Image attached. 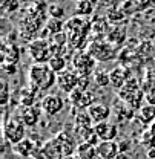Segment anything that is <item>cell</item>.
<instances>
[{
  "instance_id": "cell-1",
  "label": "cell",
  "mask_w": 155,
  "mask_h": 159,
  "mask_svg": "<svg viewBox=\"0 0 155 159\" xmlns=\"http://www.w3.org/2000/svg\"><path fill=\"white\" fill-rule=\"evenodd\" d=\"M29 86L37 89L39 92H45L57 84V74H54L48 64H37L34 63L28 72Z\"/></svg>"
},
{
  "instance_id": "cell-2",
  "label": "cell",
  "mask_w": 155,
  "mask_h": 159,
  "mask_svg": "<svg viewBox=\"0 0 155 159\" xmlns=\"http://www.w3.org/2000/svg\"><path fill=\"white\" fill-rule=\"evenodd\" d=\"M26 125L20 121L17 116H11L9 119L5 118L3 122V136L8 142H11L12 145H17L23 139H26Z\"/></svg>"
},
{
  "instance_id": "cell-3",
  "label": "cell",
  "mask_w": 155,
  "mask_h": 159,
  "mask_svg": "<svg viewBox=\"0 0 155 159\" xmlns=\"http://www.w3.org/2000/svg\"><path fill=\"white\" fill-rule=\"evenodd\" d=\"M28 52L31 58L37 64H48V61L52 58V49L51 41L46 39H36L32 40L28 46Z\"/></svg>"
},
{
  "instance_id": "cell-4",
  "label": "cell",
  "mask_w": 155,
  "mask_h": 159,
  "mask_svg": "<svg viewBox=\"0 0 155 159\" xmlns=\"http://www.w3.org/2000/svg\"><path fill=\"white\" fill-rule=\"evenodd\" d=\"M95 64L97 61L88 52H77L75 57L72 58V66H74L72 70L78 77H89L91 72H95Z\"/></svg>"
},
{
  "instance_id": "cell-5",
  "label": "cell",
  "mask_w": 155,
  "mask_h": 159,
  "mask_svg": "<svg viewBox=\"0 0 155 159\" xmlns=\"http://www.w3.org/2000/svg\"><path fill=\"white\" fill-rule=\"evenodd\" d=\"M88 54L100 63H104L108 60L115 57V49L109 41H94L89 44V51Z\"/></svg>"
},
{
  "instance_id": "cell-6",
  "label": "cell",
  "mask_w": 155,
  "mask_h": 159,
  "mask_svg": "<svg viewBox=\"0 0 155 159\" xmlns=\"http://www.w3.org/2000/svg\"><path fill=\"white\" fill-rule=\"evenodd\" d=\"M69 99L72 102V109H75L78 112H83V110H88L89 107H92L95 102V93L91 92V90H80L75 89L72 93H69Z\"/></svg>"
},
{
  "instance_id": "cell-7",
  "label": "cell",
  "mask_w": 155,
  "mask_h": 159,
  "mask_svg": "<svg viewBox=\"0 0 155 159\" xmlns=\"http://www.w3.org/2000/svg\"><path fill=\"white\" fill-rule=\"evenodd\" d=\"M78 84V75L74 72V70H63L61 74L57 75V87L60 90H63L65 93H72L75 89H77Z\"/></svg>"
},
{
  "instance_id": "cell-8",
  "label": "cell",
  "mask_w": 155,
  "mask_h": 159,
  "mask_svg": "<svg viewBox=\"0 0 155 159\" xmlns=\"http://www.w3.org/2000/svg\"><path fill=\"white\" fill-rule=\"evenodd\" d=\"M40 106H41V110L45 112L46 116H56V115H58L63 110L65 102H63V99L60 98L58 95L51 93V95H46L45 98L41 99Z\"/></svg>"
},
{
  "instance_id": "cell-9",
  "label": "cell",
  "mask_w": 155,
  "mask_h": 159,
  "mask_svg": "<svg viewBox=\"0 0 155 159\" xmlns=\"http://www.w3.org/2000/svg\"><path fill=\"white\" fill-rule=\"evenodd\" d=\"M94 129L100 141H115V136L118 135V125L111 121L95 124Z\"/></svg>"
},
{
  "instance_id": "cell-10",
  "label": "cell",
  "mask_w": 155,
  "mask_h": 159,
  "mask_svg": "<svg viewBox=\"0 0 155 159\" xmlns=\"http://www.w3.org/2000/svg\"><path fill=\"white\" fill-rule=\"evenodd\" d=\"M97 153L100 159H115L121 152L115 141H100L97 145Z\"/></svg>"
},
{
  "instance_id": "cell-11",
  "label": "cell",
  "mask_w": 155,
  "mask_h": 159,
  "mask_svg": "<svg viewBox=\"0 0 155 159\" xmlns=\"http://www.w3.org/2000/svg\"><path fill=\"white\" fill-rule=\"evenodd\" d=\"M111 113H112V110H111L108 106H104V104H98V102L97 104H94L92 107L88 109V115L91 116L92 122H94V125H95V124H100V122H106V121H109Z\"/></svg>"
},
{
  "instance_id": "cell-12",
  "label": "cell",
  "mask_w": 155,
  "mask_h": 159,
  "mask_svg": "<svg viewBox=\"0 0 155 159\" xmlns=\"http://www.w3.org/2000/svg\"><path fill=\"white\" fill-rule=\"evenodd\" d=\"M109 77H111V87H114L115 90H121L123 86L128 83V80L131 78L128 70L123 67V66H117L114 67L111 72H109Z\"/></svg>"
},
{
  "instance_id": "cell-13",
  "label": "cell",
  "mask_w": 155,
  "mask_h": 159,
  "mask_svg": "<svg viewBox=\"0 0 155 159\" xmlns=\"http://www.w3.org/2000/svg\"><path fill=\"white\" fill-rule=\"evenodd\" d=\"M17 118L26 125V127H34L39 122L40 113L39 110H36V107H22L19 115H16Z\"/></svg>"
},
{
  "instance_id": "cell-14",
  "label": "cell",
  "mask_w": 155,
  "mask_h": 159,
  "mask_svg": "<svg viewBox=\"0 0 155 159\" xmlns=\"http://www.w3.org/2000/svg\"><path fill=\"white\" fill-rule=\"evenodd\" d=\"M36 148H37V144H36L32 139H29V138L23 139L22 142H19L17 145H14V147H12L14 153H16V155H19L22 159H29V156H32V155H34Z\"/></svg>"
},
{
  "instance_id": "cell-15",
  "label": "cell",
  "mask_w": 155,
  "mask_h": 159,
  "mask_svg": "<svg viewBox=\"0 0 155 159\" xmlns=\"http://www.w3.org/2000/svg\"><path fill=\"white\" fill-rule=\"evenodd\" d=\"M2 54H3V63L8 64H17L19 61V48L16 44H6L3 41V48H2Z\"/></svg>"
},
{
  "instance_id": "cell-16",
  "label": "cell",
  "mask_w": 155,
  "mask_h": 159,
  "mask_svg": "<svg viewBox=\"0 0 155 159\" xmlns=\"http://www.w3.org/2000/svg\"><path fill=\"white\" fill-rule=\"evenodd\" d=\"M75 155L80 159H100L97 153V145H92V144H88V142H81L78 145Z\"/></svg>"
},
{
  "instance_id": "cell-17",
  "label": "cell",
  "mask_w": 155,
  "mask_h": 159,
  "mask_svg": "<svg viewBox=\"0 0 155 159\" xmlns=\"http://www.w3.org/2000/svg\"><path fill=\"white\" fill-rule=\"evenodd\" d=\"M74 125H75V130H85V129L94 127V122L88 115V112H77L74 118Z\"/></svg>"
},
{
  "instance_id": "cell-18",
  "label": "cell",
  "mask_w": 155,
  "mask_h": 159,
  "mask_svg": "<svg viewBox=\"0 0 155 159\" xmlns=\"http://www.w3.org/2000/svg\"><path fill=\"white\" fill-rule=\"evenodd\" d=\"M124 35H126V29L121 26V25H115L109 29L108 32V40L109 43H114V44H121V41L124 40Z\"/></svg>"
},
{
  "instance_id": "cell-19",
  "label": "cell",
  "mask_w": 155,
  "mask_h": 159,
  "mask_svg": "<svg viewBox=\"0 0 155 159\" xmlns=\"http://www.w3.org/2000/svg\"><path fill=\"white\" fill-rule=\"evenodd\" d=\"M94 3L92 2H88V0H81V2H77L75 3V14H77L78 17H88V16H91L92 12H94Z\"/></svg>"
},
{
  "instance_id": "cell-20",
  "label": "cell",
  "mask_w": 155,
  "mask_h": 159,
  "mask_svg": "<svg viewBox=\"0 0 155 159\" xmlns=\"http://www.w3.org/2000/svg\"><path fill=\"white\" fill-rule=\"evenodd\" d=\"M48 66H49V69L54 74L58 75L63 70H66V58L65 57H60V55H52V58L48 61Z\"/></svg>"
},
{
  "instance_id": "cell-21",
  "label": "cell",
  "mask_w": 155,
  "mask_h": 159,
  "mask_svg": "<svg viewBox=\"0 0 155 159\" xmlns=\"http://www.w3.org/2000/svg\"><path fill=\"white\" fill-rule=\"evenodd\" d=\"M140 119L146 124H151L155 121V106L146 104L140 109Z\"/></svg>"
},
{
  "instance_id": "cell-22",
  "label": "cell",
  "mask_w": 155,
  "mask_h": 159,
  "mask_svg": "<svg viewBox=\"0 0 155 159\" xmlns=\"http://www.w3.org/2000/svg\"><path fill=\"white\" fill-rule=\"evenodd\" d=\"M92 80H94V83L97 84L98 87L111 86V77H109V72H106V70H95Z\"/></svg>"
},
{
  "instance_id": "cell-23",
  "label": "cell",
  "mask_w": 155,
  "mask_h": 159,
  "mask_svg": "<svg viewBox=\"0 0 155 159\" xmlns=\"http://www.w3.org/2000/svg\"><path fill=\"white\" fill-rule=\"evenodd\" d=\"M46 29L49 31L51 35H56V34H60V32L65 31V23L61 20L51 19V20H48V23H46Z\"/></svg>"
},
{
  "instance_id": "cell-24",
  "label": "cell",
  "mask_w": 155,
  "mask_h": 159,
  "mask_svg": "<svg viewBox=\"0 0 155 159\" xmlns=\"http://www.w3.org/2000/svg\"><path fill=\"white\" fill-rule=\"evenodd\" d=\"M48 14L51 16V19L60 20L63 16H65V9H63L61 5L52 3V5H48Z\"/></svg>"
},
{
  "instance_id": "cell-25",
  "label": "cell",
  "mask_w": 155,
  "mask_h": 159,
  "mask_svg": "<svg viewBox=\"0 0 155 159\" xmlns=\"http://www.w3.org/2000/svg\"><path fill=\"white\" fill-rule=\"evenodd\" d=\"M0 89H2V92H0V102H2V106H6L8 101H9V86H8V83L5 80L2 81Z\"/></svg>"
},
{
  "instance_id": "cell-26",
  "label": "cell",
  "mask_w": 155,
  "mask_h": 159,
  "mask_svg": "<svg viewBox=\"0 0 155 159\" xmlns=\"http://www.w3.org/2000/svg\"><path fill=\"white\" fill-rule=\"evenodd\" d=\"M123 19H124V12L118 11V9H112L108 14V20H111V21H121Z\"/></svg>"
},
{
  "instance_id": "cell-27",
  "label": "cell",
  "mask_w": 155,
  "mask_h": 159,
  "mask_svg": "<svg viewBox=\"0 0 155 159\" xmlns=\"http://www.w3.org/2000/svg\"><path fill=\"white\" fill-rule=\"evenodd\" d=\"M20 8L19 2H3L2 3V9H8V12H16Z\"/></svg>"
},
{
  "instance_id": "cell-28",
  "label": "cell",
  "mask_w": 155,
  "mask_h": 159,
  "mask_svg": "<svg viewBox=\"0 0 155 159\" xmlns=\"http://www.w3.org/2000/svg\"><path fill=\"white\" fill-rule=\"evenodd\" d=\"M89 83H91V78H89V77H78L77 89L83 90V92H86V90H88V86H89Z\"/></svg>"
},
{
  "instance_id": "cell-29",
  "label": "cell",
  "mask_w": 155,
  "mask_h": 159,
  "mask_svg": "<svg viewBox=\"0 0 155 159\" xmlns=\"http://www.w3.org/2000/svg\"><path fill=\"white\" fill-rule=\"evenodd\" d=\"M146 101H148V104L155 106V90H149V92H146Z\"/></svg>"
},
{
  "instance_id": "cell-30",
  "label": "cell",
  "mask_w": 155,
  "mask_h": 159,
  "mask_svg": "<svg viewBox=\"0 0 155 159\" xmlns=\"http://www.w3.org/2000/svg\"><path fill=\"white\" fill-rule=\"evenodd\" d=\"M148 158L155 159V147H152V148H149V150H148Z\"/></svg>"
},
{
  "instance_id": "cell-31",
  "label": "cell",
  "mask_w": 155,
  "mask_h": 159,
  "mask_svg": "<svg viewBox=\"0 0 155 159\" xmlns=\"http://www.w3.org/2000/svg\"><path fill=\"white\" fill-rule=\"evenodd\" d=\"M115 159H129V156H128L126 153H120V155H118Z\"/></svg>"
},
{
  "instance_id": "cell-32",
  "label": "cell",
  "mask_w": 155,
  "mask_h": 159,
  "mask_svg": "<svg viewBox=\"0 0 155 159\" xmlns=\"http://www.w3.org/2000/svg\"><path fill=\"white\" fill-rule=\"evenodd\" d=\"M65 159H80V158H78L77 155H74V156H69V158H65Z\"/></svg>"
}]
</instances>
